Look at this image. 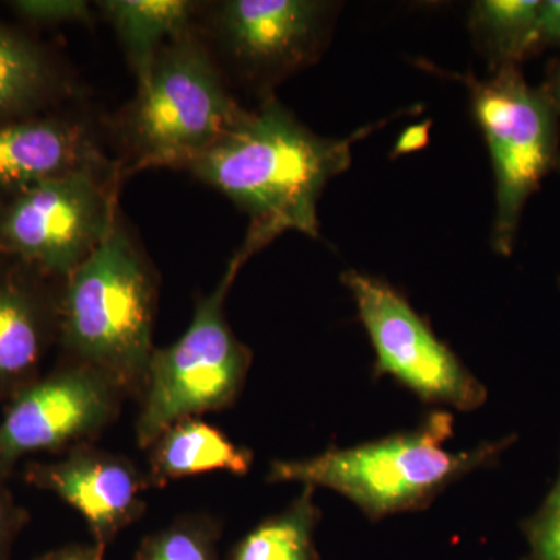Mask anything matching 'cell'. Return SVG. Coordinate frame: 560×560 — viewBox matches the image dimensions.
<instances>
[{
	"mask_svg": "<svg viewBox=\"0 0 560 560\" xmlns=\"http://www.w3.org/2000/svg\"><path fill=\"white\" fill-rule=\"evenodd\" d=\"M541 0H481L471 9V27L497 58L517 60L537 40Z\"/></svg>",
	"mask_w": 560,
	"mask_h": 560,
	"instance_id": "cell-18",
	"label": "cell"
},
{
	"mask_svg": "<svg viewBox=\"0 0 560 560\" xmlns=\"http://www.w3.org/2000/svg\"><path fill=\"white\" fill-rule=\"evenodd\" d=\"M35 560H105V551L95 544H70Z\"/></svg>",
	"mask_w": 560,
	"mask_h": 560,
	"instance_id": "cell-24",
	"label": "cell"
},
{
	"mask_svg": "<svg viewBox=\"0 0 560 560\" xmlns=\"http://www.w3.org/2000/svg\"><path fill=\"white\" fill-rule=\"evenodd\" d=\"M242 113L208 49L187 32L167 44L138 80L125 116L132 171L189 167Z\"/></svg>",
	"mask_w": 560,
	"mask_h": 560,
	"instance_id": "cell-4",
	"label": "cell"
},
{
	"mask_svg": "<svg viewBox=\"0 0 560 560\" xmlns=\"http://www.w3.org/2000/svg\"><path fill=\"white\" fill-rule=\"evenodd\" d=\"M158 282L119 220L61 283V359L116 383L128 399L145 388L154 346Z\"/></svg>",
	"mask_w": 560,
	"mask_h": 560,
	"instance_id": "cell-2",
	"label": "cell"
},
{
	"mask_svg": "<svg viewBox=\"0 0 560 560\" xmlns=\"http://www.w3.org/2000/svg\"><path fill=\"white\" fill-rule=\"evenodd\" d=\"M530 560H560V475L544 506L526 528Z\"/></svg>",
	"mask_w": 560,
	"mask_h": 560,
	"instance_id": "cell-21",
	"label": "cell"
},
{
	"mask_svg": "<svg viewBox=\"0 0 560 560\" xmlns=\"http://www.w3.org/2000/svg\"><path fill=\"white\" fill-rule=\"evenodd\" d=\"M197 7L189 0H105L98 3L138 80L149 72L167 44L190 32Z\"/></svg>",
	"mask_w": 560,
	"mask_h": 560,
	"instance_id": "cell-16",
	"label": "cell"
},
{
	"mask_svg": "<svg viewBox=\"0 0 560 560\" xmlns=\"http://www.w3.org/2000/svg\"><path fill=\"white\" fill-rule=\"evenodd\" d=\"M471 98L495 172L492 243L497 253L508 256L522 210L555 161V109L511 66H504L492 80L475 83Z\"/></svg>",
	"mask_w": 560,
	"mask_h": 560,
	"instance_id": "cell-7",
	"label": "cell"
},
{
	"mask_svg": "<svg viewBox=\"0 0 560 560\" xmlns=\"http://www.w3.org/2000/svg\"><path fill=\"white\" fill-rule=\"evenodd\" d=\"M31 523V512L13 495L7 481H0V560H11L18 537Z\"/></svg>",
	"mask_w": 560,
	"mask_h": 560,
	"instance_id": "cell-22",
	"label": "cell"
},
{
	"mask_svg": "<svg viewBox=\"0 0 560 560\" xmlns=\"http://www.w3.org/2000/svg\"><path fill=\"white\" fill-rule=\"evenodd\" d=\"M81 171H108L90 132L51 114L0 121V201Z\"/></svg>",
	"mask_w": 560,
	"mask_h": 560,
	"instance_id": "cell-13",
	"label": "cell"
},
{
	"mask_svg": "<svg viewBox=\"0 0 560 560\" xmlns=\"http://www.w3.org/2000/svg\"><path fill=\"white\" fill-rule=\"evenodd\" d=\"M108 171L49 179L0 201V260L65 280L116 223Z\"/></svg>",
	"mask_w": 560,
	"mask_h": 560,
	"instance_id": "cell-6",
	"label": "cell"
},
{
	"mask_svg": "<svg viewBox=\"0 0 560 560\" xmlns=\"http://www.w3.org/2000/svg\"><path fill=\"white\" fill-rule=\"evenodd\" d=\"M349 164L350 140L319 138L270 98L243 110L187 171L249 213L242 248L253 256L285 231L318 237L320 194Z\"/></svg>",
	"mask_w": 560,
	"mask_h": 560,
	"instance_id": "cell-1",
	"label": "cell"
},
{
	"mask_svg": "<svg viewBox=\"0 0 560 560\" xmlns=\"http://www.w3.org/2000/svg\"><path fill=\"white\" fill-rule=\"evenodd\" d=\"M9 5L18 20L36 27L90 24L94 20L90 3L84 0H14Z\"/></svg>",
	"mask_w": 560,
	"mask_h": 560,
	"instance_id": "cell-20",
	"label": "cell"
},
{
	"mask_svg": "<svg viewBox=\"0 0 560 560\" xmlns=\"http://www.w3.org/2000/svg\"><path fill=\"white\" fill-rule=\"evenodd\" d=\"M22 477L32 488L54 493L79 512L91 530L92 544L103 551L121 530L143 517V493L151 489L145 470L94 442L75 445L60 459L31 460Z\"/></svg>",
	"mask_w": 560,
	"mask_h": 560,
	"instance_id": "cell-10",
	"label": "cell"
},
{
	"mask_svg": "<svg viewBox=\"0 0 560 560\" xmlns=\"http://www.w3.org/2000/svg\"><path fill=\"white\" fill-rule=\"evenodd\" d=\"M223 522L208 512L180 515L171 525L147 534L135 560H220Z\"/></svg>",
	"mask_w": 560,
	"mask_h": 560,
	"instance_id": "cell-19",
	"label": "cell"
},
{
	"mask_svg": "<svg viewBox=\"0 0 560 560\" xmlns=\"http://www.w3.org/2000/svg\"><path fill=\"white\" fill-rule=\"evenodd\" d=\"M552 98H555L556 105L560 108V73L558 80H556L555 90H552Z\"/></svg>",
	"mask_w": 560,
	"mask_h": 560,
	"instance_id": "cell-25",
	"label": "cell"
},
{
	"mask_svg": "<svg viewBox=\"0 0 560 560\" xmlns=\"http://www.w3.org/2000/svg\"><path fill=\"white\" fill-rule=\"evenodd\" d=\"M249 253L241 248L212 293L195 304L187 330L154 349L139 401L136 441L149 448L173 423L231 408L248 378L253 352L228 323L224 302Z\"/></svg>",
	"mask_w": 560,
	"mask_h": 560,
	"instance_id": "cell-5",
	"label": "cell"
},
{
	"mask_svg": "<svg viewBox=\"0 0 560 560\" xmlns=\"http://www.w3.org/2000/svg\"><path fill=\"white\" fill-rule=\"evenodd\" d=\"M128 397L102 372L60 360L57 366L3 405L0 481L9 482L22 459L66 453L94 442L116 422Z\"/></svg>",
	"mask_w": 560,
	"mask_h": 560,
	"instance_id": "cell-9",
	"label": "cell"
},
{
	"mask_svg": "<svg viewBox=\"0 0 560 560\" xmlns=\"http://www.w3.org/2000/svg\"><path fill=\"white\" fill-rule=\"evenodd\" d=\"M65 80L43 43L0 22V121L46 114Z\"/></svg>",
	"mask_w": 560,
	"mask_h": 560,
	"instance_id": "cell-15",
	"label": "cell"
},
{
	"mask_svg": "<svg viewBox=\"0 0 560 560\" xmlns=\"http://www.w3.org/2000/svg\"><path fill=\"white\" fill-rule=\"evenodd\" d=\"M62 280L0 260V407L38 381L58 345Z\"/></svg>",
	"mask_w": 560,
	"mask_h": 560,
	"instance_id": "cell-12",
	"label": "cell"
},
{
	"mask_svg": "<svg viewBox=\"0 0 560 560\" xmlns=\"http://www.w3.org/2000/svg\"><path fill=\"white\" fill-rule=\"evenodd\" d=\"M147 451V478L156 489L212 471L245 477L254 463L248 447L235 444L223 430L201 418L173 423Z\"/></svg>",
	"mask_w": 560,
	"mask_h": 560,
	"instance_id": "cell-14",
	"label": "cell"
},
{
	"mask_svg": "<svg viewBox=\"0 0 560 560\" xmlns=\"http://www.w3.org/2000/svg\"><path fill=\"white\" fill-rule=\"evenodd\" d=\"M452 412L433 410L416 429L355 447H330L305 459H276L268 482H300L335 490L377 522L422 511L453 482L492 463L504 442L466 452L444 447L453 436Z\"/></svg>",
	"mask_w": 560,
	"mask_h": 560,
	"instance_id": "cell-3",
	"label": "cell"
},
{
	"mask_svg": "<svg viewBox=\"0 0 560 560\" xmlns=\"http://www.w3.org/2000/svg\"><path fill=\"white\" fill-rule=\"evenodd\" d=\"M326 11L313 0H228L217 9L215 32L243 69L285 73L312 57Z\"/></svg>",
	"mask_w": 560,
	"mask_h": 560,
	"instance_id": "cell-11",
	"label": "cell"
},
{
	"mask_svg": "<svg viewBox=\"0 0 560 560\" xmlns=\"http://www.w3.org/2000/svg\"><path fill=\"white\" fill-rule=\"evenodd\" d=\"M342 282L374 348L377 377L389 375L425 404L460 411L480 408L488 397L482 383L430 329L410 302L385 280L348 271Z\"/></svg>",
	"mask_w": 560,
	"mask_h": 560,
	"instance_id": "cell-8",
	"label": "cell"
},
{
	"mask_svg": "<svg viewBox=\"0 0 560 560\" xmlns=\"http://www.w3.org/2000/svg\"><path fill=\"white\" fill-rule=\"evenodd\" d=\"M537 40L560 43V0H541Z\"/></svg>",
	"mask_w": 560,
	"mask_h": 560,
	"instance_id": "cell-23",
	"label": "cell"
},
{
	"mask_svg": "<svg viewBox=\"0 0 560 560\" xmlns=\"http://www.w3.org/2000/svg\"><path fill=\"white\" fill-rule=\"evenodd\" d=\"M316 488L304 486L285 510L261 521L231 548L228 560H320L315 533L320 510Z\"/></svg>",
	"mask_w": 560,
	"mask_h": 560,
	"instance_id": "cell-17",
	"label": "cell"
}]
</instances>
